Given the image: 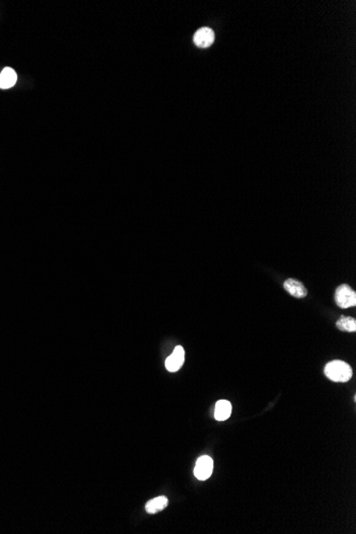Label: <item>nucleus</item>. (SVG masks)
Wrapping results in <instances>:
<instances>
[{
  "instance_id": "6",
  "label": "nucleus",
  "mask_w": 356,
  "mask_h": 534,
  "mask_svg": "<svg viewBox=\"0 0 356 534\" xmlns=\"http://www.w3.org/2000/svg\"><path fill=\"white\" fill-rule=\"evenodd\" d=\"M284 288L288 293L295 296V298H305L307 295V289L304 285L294 278H288L284 283Z\"/></svg>"
},
{
  "instance_id": "1",
  "label": "nucleus",
  "mask_w": 356,
  "mask_h": 534,
  "mask_svg": "<svg viewBox=\"0 0 356 534\" xmlns=\"http://www.w3.org/2000/svg\"><path fill=\"white\" fill-rule=\"evenodd\" d=\"M324 374L333 382L345 383L352 377V368L342 361H332L324 367Z\"/></svg>"
},
{
  "instance_id": "8",
  "label": "nucleus",
  "mask_w": 356,
  "mask_h": 534,
  "mask_svg": "<svg viewBox=\"0 0 356 534\" xmlns=\"http://www.w3.org/2000/svg\"><path fill=\"white\" fill-rule=\"evenodd\" d=\"M232 414V404L227 400H220L215 408V418L218 421H224L230 418Z\"/></svg>"
},
{
  "instance_id": "9",
  "label": "nucleus",
  "mask_w": 356,
  "mask_h": 534,
  "mask_svg": "<svg viewBox=\"0 0 356 534\" xmlns=\"http://www.w3.org/2000/svg\"><path fill=\"white\" fill-rule=\"evenodd\" d=\"M169 501H168V498L164 497V496H159L157 498H154V499L149 500L146 504H145V510L146 512L149 513V514H156L160 511H162V510H164L165 507H167Z\"/></svg>"
},
{
  "instance_id": "4",
  "label": "nucleus",
  "mask_w": 356,
  "mask_h": 534,
  "mask_svg": "<svg viewBox=\"0 0 356 534\" xmlns=\"http://www.w3.org/2000/svg\"><path fill=\"white\" fill-rule=\"evenodd\" d=\"M185 362V350L182 346H177L173 353L165 361V368L170 372H176L182 368Z\"/></svg>"
},
{
  "instance_id": "2",
  "label": "nucleus",
  "mask_w": 356,
  "mask_h": 534,
  "mask_svg": "<svg viewBox=\"0 0 356 534\" xmlns=\"http://www.w3.org/2000/svg\"><path fill=\"white\" fill-rule=\"evenodd\" d=\"M335 301L340 308H350L356 305V293L349 285H340L335 292Z\"/></svg>"
},
{
  "instance_id": "10",
  "label": "nucleus",
  "mask_w": 356,
  "mask_h": 534,
  "mask_svg": "<svg viewBox=\"0 0 356 534\" xmlns=\"http://www.w3.org/2000/svg\"><path fill=\"white\" fill-rule=\"evenodd\" d=\"M337 327L342 332H355L356 330V320L351 317L342 316L336 323Z\"/></svg>"
},
{
  "instance_id": "7",
  "label": "nucleus",
  "mask_w": 356,
  "mask_h": 534,
  "mask_svg": "<svg viewBox=\"0 0 356 534\" xmlns=\"http://www.w3.org/2000/svg\"><path fill=\"white\" fill-rule=\"evenodd\" d=\"M17 81V75L15 70L11 67H6L0 74V89H10L14 87Z\"/></svg>"
},
{
  "instance_id": "3",
  "label": "nucleus",
  "mask_w": 356,
  "mask_h": 534,
  "mask_svg": "<svg viewBox=\"0 0 356 534\" xmlns=\"http://www.w3.org/2000/svg\"><path fill=\"white\" fill-rule=\"evenodd\" d=\"M213 471V461L208 455H201L197 461L194 467V476L200 480L205 481L210 478Z\"/></svg>"
},
{
  "instance_id": "5",
  "label": "nucleus",
  "mask_w": 356,
  "mask_h": 534,
  "mask_svg": "<svg viewBox=\"0 0 356 534\" xmlns=\"http://www.w3.org/2000/svg\"><path fill=\"white\" fill-rule=\"evenodd\" d=\"M193 41L196 46L205 48V47H209L215 41V33L210 28H200L194 34Z\"/></svg>"
}]
</instances>
